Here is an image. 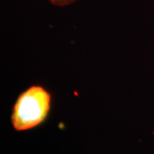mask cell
I'll list each match as a JSON object with an SVG mask.
<instances>
[{
  "label": "cell",
  "instance_id": "obj_1",
  "mask_svg": "<svg viewBox=\"0 0 154 154\" xmlns=\"http://www.w3.org/2000/svg\"><path fill=\"white\" fill-rule=\"evenodd\" d=\"M51 94L40 86H33L17 98L11 114L15 130L26 131L43 123L51 109Z\"/></svg>",
  "mask_w": 154,
  "mask_h": 154
},
{
  "label": "cell",
  "instance_id": "obj_2",
  "mask_svg": "<svg viewBox=\"0 0 154 154\" xmlns=\"http://www.w3.org/2000/svg\"><path fill=\"white\" fill-rule=\"evenodd\" d=\"M50 2L57 6H66L74 3L76 0H49Z\"/></svg>",
  "mask_w": 154,
  "mask_h": 154
}]
</instances>
